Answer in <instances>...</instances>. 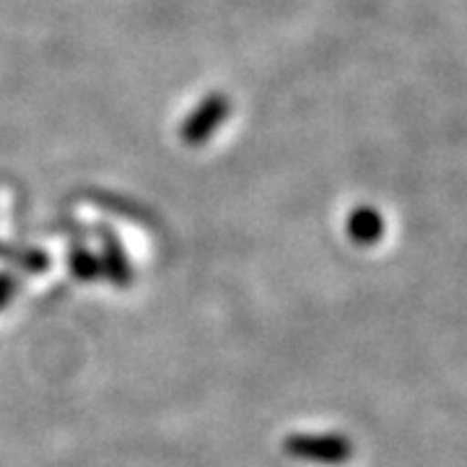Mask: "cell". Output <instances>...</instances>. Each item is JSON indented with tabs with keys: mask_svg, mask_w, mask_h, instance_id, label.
<instances>
[{
	"mask_svg": "<svg viewBox=\"0 0 467 467\" xmlns=\"http://www.w3.org/2000/svg\"><path fill=\"white\" fill-rule=\"evenodd\" d=\"M284 450L301 462L346 465L353 454V444L343 434H294L284 441Z\"/></svg>",
	"mask_w": 467,
	"mask_h": 467,
	"instance_id": "cell-1",
	"label": "cell"
},
{
	"mask_svg": "<svg viewBox=\"0 0 467 467\" xmlns=\"http://www.w3.org/2000/svg\"><path fill=\"white\" fill-rule=\"evenodd\" d=\"M348 236L356 242V244H361V247H368V244H377L379 239H382L384 234V221L382 216L374 211V208H358V211H353L348 216Z\"/></svg>",
	"mask_w": 467,
	"mask_h": 467,
	"instance_id": "cell-2",
	"label": "cell"
},
{
	"mask_svg": "<svg viewBox=\"0 0 467 467\" xmlns=\"http://www.w3.org/2000/svg\"><path fill=\"white\" fill-rule=\"evenodd\" d=\"M104 254H101V273L117 285H125L130 284V278H133V273H130V263H128V257H125V252L122 247L117 244L115 236H109V234H104Z\"/></svg>",
	"mask_w": 467,
	"mask_h": 467,
	"instance_id": "cell-3",
	"label": "cell"
},
{
	"mask_svg": "<svg viewBox=\"0 0 467 467\" xmlns=\"http://www.w3.org/2000/svg\"><path fill=\"white\" fill-rule=\"evenodd\" d=\"M70 267H73L76 278H84V281H91V278H97L101 273L99 260H97L88 250L73 252V254H70Z\"/></svg>",
	"mask_w": 467,
	"mask_h": 467,
	"instance_id": "cell-4",
	"label": "cell"
},
{
	"mask_svg": "<svg viewBox=\"0 0 467 467\" xmlns=\"http://www.w3.org/2000/svg\"><path fill=\"white\" fill-rule=\"evenodd\" d=\"M14 294H16V281L8 273H0V306H5Z\"/></svg>",
	"mask_w": 467,
	"mask_h": 467,
	"instance_id": "cell-5",
	"label": "cell"
}]
</instances>
